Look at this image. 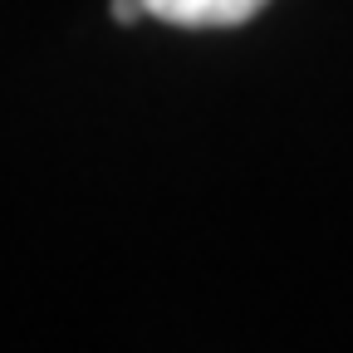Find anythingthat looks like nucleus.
I'll return each mask as SVG.
<instances>
[{
  "label": "nucleus",
  "instance_id": "nucleus-1",
  "mask_svg": "<svg viewBox=\"0 0 353 353\" xmlns=\"http://www.w3.org/2000/svg\"><path fill=\"white\" fill-rule=\"evenodd\" d=\"M270 0H143V10L162 25H187V30H216V25H245L260 15Z\"/></svg>",
  "mask_w": 353,
  "mask_h": 353
}]
</instances>
